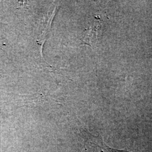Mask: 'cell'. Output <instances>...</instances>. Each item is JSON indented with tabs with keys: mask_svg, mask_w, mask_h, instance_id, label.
I'll use <instances>...</instances> for the list:
<instances>
[{
	"mask_svg": "<svg viewBox=\"0 0 152 152\" xmlns=\"http://www.w3.org/2000/svg\"><path fill=\"white\" fill-rule=\"evenodd\" d=\"M101 29L100 22L96 20L94 22L93 25L88 29L85 36L83 38V43L92 46L98 40L99 35L101 33Z\"/></svg>",
	"mask_w": 152,
	"mask_h": 152,
	"instance_id": "cell-2",
	"label": "cell"
},
{
	"mask_svg": "<svg viewBox=\"0 0 152 152\" xmlns=\"http://www.w3.org/2000/svg\"><path fill=\"white\" fill-rule=\"evenodd\" d=\"M85 138L84 152H130L110 148L105 144L101 136H94L89 134Z\"/></svg>",
	"mask_w": 152,
	"mask_h": 152,
	"instance_id": "cell-1",
	"label": "cell"
}]
</instances>
